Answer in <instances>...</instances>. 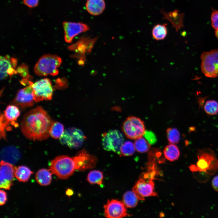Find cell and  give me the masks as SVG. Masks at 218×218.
Returning <instances> with one entry per match:
<instances>
[{"mask_svg":"<svg viewBox=\"0 0 218 218\" xmlns=\"http://www.w3.org/2000/svg\"><path fill=\"white\" fill-rule=\"evenodd\" d=\"M2 156L8 158L14 159L19 157V153L16 148L13 147H8L3 149L2 152Z\"/></svg>","mask_w":218,"mask_h":218,"instance_id":"1f68e13d","label":"cell"},{"mask_svg":"<svg viewBox=\"0 0 218 218\" xmlns=\"http://www.w3.org/2000/svg\"><path fill=\"white\" fill-rule=\"evenodd\" d=\"M17 73L21 76L25 78L24 79H29L30 78L28 71V68L25 64H22L18 68Z\"/></svg>","mask_w":218,"mask_h":218,"instance_id":"836d02e7","label":"cell"},{"mask_svg":"<svg viewBox=\"0 0 218 218\" xmlns=\"http://www.w3.org/2000/svg\"><path fill=\"white\" fill-rule=\"evenodd\" d=\"M201 68L206 77L214 78L218 76V49L204 52L201 54Z\"/></svg>","mask_w":218,"mask_h":218,"instance_id":"52a82bcc","label":"cell"},{"mask_svg":"<svg viewBox=\"0 0 218 218\" xmlns=\"http://www.w3.org/2000/svg\"><path fill=\"white\" fill-rule=\"evenodd\" d=\"M64 32V39L68 43H71L74 38L79 34L85 32L89 29L86 24L81 22L65 21L63 22Z\"/></svg>","mask_w":218,"mask_h":218,"instance_id":"4fadbf2b","label":"cell"},{"mask_svg":"<svg viewBox=\"0 0 218 218\" xmlns=\"http://www.w3.org/2000/svg\"><path fill=\"white\" fill-rule=\"evenodd\" d=\"M28 167L24 166H21L16 168L15 172V176L19 181H27L33 173Z\"/></svg>","mask_w":218,"mask_h":218,"instance_id":"603a6c76","label":"cell"},{"mask_svg":"<svg viewBox=\"0 0 218 218\" xmlns=\"http://www.w3.org/2000/svg\"><path fill=\"white\" fill-rule=\"evenodd\" d=\"M4 115L6 118L14 127L18 126L17 120L20 115L18 108L16 105H10L7 106L4 111Z\"/></svg>","mask_w":218,"mask_h":218,"instance_id":"ffe728a7","label":"cell"},{"mask_svg":"<svg viewBox=\"0 0 218 218\" xmlns=\"http://www.w3.org/2000/svg\"><path fill=\"white\" fill-rule=\"evenodd\" d=\"M211 25L215 30L218 29V11L213 10L211 15Z\"/></svg>","mask_w":218,"mask_h":218,"instance_id":"e575fe53","label":"cell"},{"mask_svg":"<svg viewBox=\"0 0 218 218\" xmlns=\"http://www.w3.org/2000/svg\"><path fill=\"white\" fill-rule=\"evenodd\" d=\"M134 144L135 150L140 153L147 152L150 147L149 142L142 137L136 139Z\"/></svg>","mask_w":218,"mask_h":218,"instance_id":"83f0119b","label":"cell"},{"mask_svg":"<svg viewBox=\"0 0 218 218\" xmlns=\"http://www.w3.org/2000/svg\"><path fill=\"white\" fill-rule=\"evenodd\" d=\"M53 122L46 111L38 106L25 115L21 123V130L27 138L42 140L49 137Z\"/></svg>","mask_w":218,"mask_h":218,"instance_id":"6da1fadb","label":"cell"},{"mask_svg":"<svg viewBox=\"0 0 218 218\" xmlns=\"http://www.w3.org/2000/svg\"><path fill=\"white\" fill-rule=\"evenodd\" d=\"M85 139V137L81 130L70 127L64 131L60 140L63 145L72 149H77L82 146Z\"/></svg>","mask_w":218,"mask_h":218,"instance_id":"8fae6325","label":"cell"},{"mask_svg":"<svg viewBox=\"0 0 218 218\" xmlns=\"http://www.w3.org/2000/svg\"><path fill=\"white\" fill-rule=\"evenodd\" d=\"M104 176L103 173L98 170L90 171L87 176V180L91 184H102Z\"/></svg>","mask_w":218,"mask_h":218,"instance_id":"484cf974","label":"cell"},{"mask_svg":"<svg viewBox=\"0 0 218 218\" xmlns=\"http://www.w3.org/2000/svg\"><path fill=\"white\" fill-rule=\"evenodd\" d=\"M77 164V170L83 171L94 167L97 162L95 156L90 154L83 149L78 152L74 157Z\"/></svg>","mask_w":218,"mask_h":218,"instance_id":"2e32d148","label":"cell"},{"mask_svg":"<svg viewBox=\"0 0 218 218\" xmlns=\"http://www.w3.org/2000/svg\"><path fill=\"white\" fill-rule=\"evenodd\" d=\"M0 64L1 80L5 79L8 75L17 73V70L15 69L17 64L16 59L8 55L1 56Z\"/></svg>","mask_w":218,"mask_h":218,"instance_id":"e0dca14e","label":"cell"},{"mask_svg":"<svg viewBox=\"0 0 218 218\" xmlns=\"http://www.w3.org/2000/svg\"><path fill=\"white\" fill-rule=\"evenodd\" d=\"M167 24H158L155 25L152 31V34L154 39L157 41L164 39L166 37L167 30Z\"/></svg>","mask_w":218,"mask_h":218,"instance_id":"cb8c5ba5","label":"cell"},{"mask_svg":"<svg viewBox=\"0 0 218 218\" xmlns=\"http://www.w3.org/2000/svg\"><path fill=\"white\" fill-rule=\"evenodd\" d=\"M135 148L134 144L130 141H127L124 143L120 149V156H129L133 155L134 153Z\"/></svg>","mask_w":218,"mask_h":218,"instance_id":"f546056e","label":"cell"},{"mask_svg":"<svg viewBox=\"0 0 218 218\" xmlns=\"http://www.w3.org/2000/svg\"></svg>","mask_w":218,"mask_h":218,"instance_id":"60d3db41","label":"cell"},{"mask_svg":"<svg viewBox=\"0 0 218 218\" xmlns=\"http://www.w3.org/2000/svg\"><path fill=\"white\" fill-rule=\"evenodd\" d=\"M144 135L150 144H152L156 141L155 135L151 132L145 131Z\"/></svg>","mask_w":218,"mask_h":218,"instance_id":"d590c367","label":"cell"},{"mask_svg":"<svg viewBox=\"0 0 218 218\" xmlns=\"http://www.w3.org/2000/svg\"><path fill=\"white\" fill-rule=\"evenodd\" d=\"M212 184L214 190L218 192V175L215 176L213 178Z\"/></svg>","mask_w":218,"mask_h":218,"instance_id":"f35d334b","label":"cell"},{"mask_svg":"<svg viewBox=\"0 0 218 218\" xmlns=\"http://www.w3.org/2000/svg\"><path fill=\"white\" fill-rule=\"evenodd\" d=\"M64 128L62 124L58 122H53L49 130L50 135L56 139L60 138L64 132Z\"/></svg>","mask_w":218,"mask_h":218,"instance_id":"4316f807","label":"cell"},{"mask_svg":"<svg viewBox=\"0 0 218 218\" xmlns=\"http://www.w3.org/2000/svg\"><path fill=\"white\" fill-rule=\"evenodd\" d=\"M123 202L116 200H108L104 206V216L108 218H121L129 215Z\"/></svg>","mask_w":218,"mask_h":218,"instance_id":"7c38bea8","label":"cell"},{"mask_svg":"<svg viewBox=\"0 0 218 218\" xmlns=\"http://www.w3.org/2000/svg\"><path fill=\"white\" fill-rule=\"evenodd\" d=\"M124 141L122 134L120 131L114 130H109L104 134L102 143L105 150L113 151L120 156V149Z\"/></svg>","mask_w":218,"mask_h":218,"instance_id":"30bf717a","label":"cell"},{"mask_svg":"<svg viewBox=\"0 0 218 218\" xmlns=\"http://www.w3.org/2000/svg\"><path fill=\"white\" fill-rule=\"evenodd\" d=\"M52 173L48 170L42 169L38 170L35 175L37 182L41 185L46 186L50 184L52 180Z\"/></svg>","mask_w":218,"mask_h":218,"instance_id":"44dd1931","label":"cell"},{"mask_svg":"<svg viewBox=\"0 0 218 218\" xmlns=\"http://www.w3.org/2000/svg\"><path fill=\"white\" fill-rule=\"evenodd\" d=\"M160 12L164 15L163 19H166L169 21L177 31L181 28L183 27L184 13L180 12L179 10L177 9L167 13L162 9H161Z\"/></svg>","mask_w":218,"mask_h":218,"instance_id":"ac0fdd59","label":"cell"},{"mask_svg":"<svg viewBox=\"0 0 218 218\" xmlns=\"http://www.w3.org/2000/svg\"><path fill=\"white\" fill-rule=\"evenodd\" d=\"M0 195V204L1 206H2L5 204L7 201V194L4 191L1 190Z\"/></svg>","mask_w":218,"mask_h":218,"instance_id":"74e56055","label":"cell"},{"mask_svg":"<svg viewBox=\"0 0 218 218\" xmlns=\"http://www.w3.org/2000/svg\"><path fill=\"white\" fill-rule=\"evenodd\" d=\"M138 200L134 193L131 191L126 192L123 197V202L126 206L128 208H133L136 206Z\"/></svg>","mask_w":218,"mask_h":218,"instance_id":"d4e9b609","label":"cell"},{"mask_svg":"<svg viewBox=\"0 0 218 218\" xmlns=\"http://www.w3.org/2000/svg\"><path fill=\"white\" fill-rule=\"evenodd\" d=\"M62 62L61 58L55 54H45L41 56L36 63L34 68L35 73L40 76L57 75V68Z\"/></svg>","mask_w":218,"mask_h":218,"instance_id":"277c9868","label":"cell"},{"mask_svg":"<svg viewBox=\"0 0 218 218\" xmlns=\"http://www.w3.org/2000/svg\"><path fill=\"white\" fill-rule=\"evenodd\" d=\"M98 37L91 38L90 37H81L78 41L68 47L70 50L75 53L71 56L79 59L78 64L83 65L85 61V55L91 51Z\"/></svg>","mask_w":218,"mask_h":218,"instance_id":"5b68a950","label":"cell"},{"mask_svg":"<svg viewBox=\"0 0 218 218\" xmlns=\"http://www.w3.org/2000/svg\"><path fill=\"white\" fill-rule=\"evenodd\" d=\"M50 168L51 173L59 178L67 179L77 170L76 160L74 157L58 156L51 161Z\"/></svg>","mask_w":218,"mask_h":218,"instance_id":"3957f363","label":"cell"},{"mask_svg":"<svg viewBox=\"0 0 218 218\" xmlns=\"http://www.w3.org/2000/svg\"><path fill=\"white\" fill-rule=\"evenodd\" d=\"M206 113L210 115H214L218 113V103L213 100L207 101L204 106Z\"/></svg>","mask_w":218,"mask_h":218,"instance_id":"f1b7e54d","label":"cell"},{"mask_svg":"<svg viewBox=\"0 0 218 218\" xmlns=\"http://www.w3.org/2000/svg\"><path fill=\"white\" fill-rule=\"evenodd\" d=\"M23 2L28 7L32 8L38 6L39 0H23Z\"/></svg>","mask_w":218,"mask_h":218,"instance_id":"8d00e7d4","label":"cell"},{"mask_svg":"<svg viewBox=\"0 0 218 218\" xmlns=\"http://www.w3.org/2000/svg\"><path fill=\"white\" fill-rule=\"evenodd\" d=\"M164 154L166 159L172 161L178 159L180 152L177 146L174 144H170L165 147Z\"/></svg>","mask_w":218,"mask_h":218,"instance_id":"7402d4cb","label":"cell"},{"mask_svg":"<svg viewBox=\"0 0 218 218\" xmlns=\"http://www.w3.org/2000/svg\"><path fill=\"white\" fill-rule=\"evenodd\" d=\"M122 129L126 137L133 140L142 137L146 131L144 122L134 116H130L126 119L123 124Z\"/></svg>","mask_w":218,"mask_h":218,"instance_id":"9c48e42d","label":"cell"},{"mask_svg":"<svg viewBox=\"0 0 218 218\" xmlns=\"http://www.w3.org/2000/svg\"><path fill=\"white\" fill-rule=\"evenodd\" d=\"M155 174L150 172L145 173L143 178H140L133 187V191L138 200H144V197L155 196L157 195L154 191V183L153 181Z\"/></svg>","mask_w":218,"mask_h":218,"instance_id":"8992f818","label":"cell"},{"mask_svg":"<svg viewBox=\"0 0 218 218\" xmlns=\"http://www.w3.org/2000/svg\"><path fill=\"white\" fill-rule=\"evenodd\" d=\"M28 83L33 89L34 100L35 102L51 100L53 89L51 82L49 79L47 78L42 79L34 83L28 81Z\"/></svg>","mask_w":218,"mask_h":218,"instance_id":"ba28073f","label":"cell"},{"mask_svg":"<svg viewBox=\"0 0 218 218\" xmlns=\"http://www.w3.org/2000/svg\"><path fill=\"white\" fill-rule=\"evenodd\" d=\"M197 157L196 164L189 167L192 172H199L201 176L208 178L218 171V159L213 150L209 148L199 150Z\"/></svg>","mask_w":218,"mask_h":218,"instance_id":"7a4b0ae2","label":"cell"},{"mask_svg":"<svg viewBox=\"0 0 218 218\" xmlns=\"http://www.w3.org/2000/svg\"><path fill=\"white\" fill-rule=\"evenodd\" d=\"M66 194L69 196L73 194L72 191L70 189H68L66 192Z\"/></svg>","mask_w":218,"mask_h":218,"instance_id":"ab89813d","label":"cell"},{"mask_svg":"<svg viewBox=\"0 0 218 218\" xmlns=\"http://www.w3.org/2000/svg\"><path fill=\"white\" fill-rule=\"evenodd\" d=\"M167 137L170 144L177 143L180 138V134L179 131L174 128H169L167 130Z\"/></svg>","mask_w":218,"mask_h":218,"instance_id":"4dcf8cb0","label":"cell"},{"mask_svg":"<svg viewBox=\"0 0 218 218\" xmlns=\"http://www.w3.org/2000/svg\"><path fill=\"white\" fill-rule=\"evenodd\" d=\"M10 122L5 117L4 115L1 114L0 116V137L1 138L5 139V130Z\"/></svg>","mask_w":218,"mask_h":218,"instance_id":"d6a6232c","label":"cell"},{"mask_svg":"<svg viewBox=\"0 0 218 218\" xmlns=\"http://www.w3.org/2000/svg\"><path fill=\"white\" fill-rule=\"evenodd\" d=\"M105 8V3L104 0H87L86 8L90 14L98 15L101 14Z\"/></svg>","mask_w":218,"mask_h":218,"instance_id":"d6986e66","label":"cell"},{"mask_svg":"<svg viewBox=\"0 0 218 218\" xmlns=\"http://www.w3.org/2000/svg\"><path fill=\"white\" fill-rule=\"evenodd\" d=\"M16 167L11 164L2 160L0 163V187L8 190L12 185Z\"/></svg>","mask_w":218,"mask_h":218,"instance_id":"5bb4252c","label":"cell"},{"mask_svg":"<svg viewBox=\"0 0 218 218\" xmlns=\"http://www.w3.org/2000/svg\"><path fill=\"white\" fill-rule=\"evenodd\" d=\"M34 101L33 89L29 85L18 91L12 103L24 108L32 106Z\"/></svg>","mask_w":218,"mask_h":218,"instance_id":"9a60e30c","label":"cell"}]
</instances>
